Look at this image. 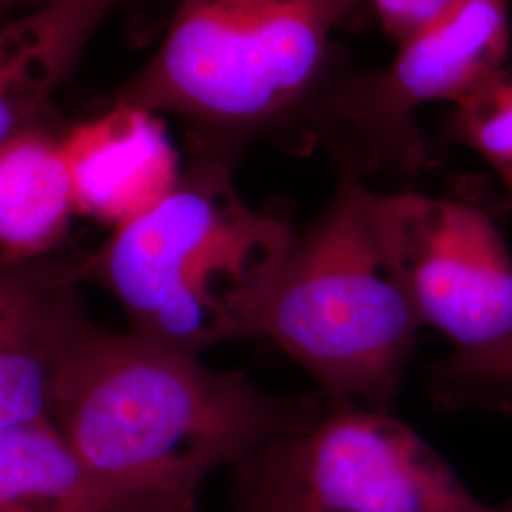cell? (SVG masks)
<instances>
[{
    "label": "cell",
    "instance_id": "1",
    "mask_svg": "<svg viewBox=\"0 0 512 512\" xmlns=\"http://www.w3.org/2000/svg\"><path fill=\"white\" fill-rule=\"evenodd\" d=\"M323 401L268 393L243 372L90 323L61 366L52 418L93 475L139 507L196 499L205 476L234 467Z\"/></svg>",
    "mask_w": 512,
    "mask_h": 512
},
{
    "label": "cell",
    "instance_id": "2",
    "mask_svg": "<svg viewBox=\"0 0 512 512\" xmlns=\"http://www.w3.org/2000/svg\"><path fill=\"white\" fill-rule=\"evenodd\" d=\"M175 186L82 260V279L105 287L129 332L192 357L258 338L296 230L239 196L234 160L192 143Z\"/></svg>",
    "mask_w": 512,
    "mask_h": 512
},
{
    "label": "cell",
    "instance_id": "3",
    "mask_svg": "<svg viewBox=\"0 0 512 512\" xmlns=\"http://www.w3.org/2000/svg\"><path fill=\"white\" fill-rule=\"evenodd\" d=\"M365 0H179L160 48L103 101L181 116L192 143L234 160L285 120Z\"/></svg>",
    "mask_w": 512,
    "mask_h": 512
},
{
    "label": "cell",
    "instance_id": "4",
    "mask_svg": "<svg viewBox=\"0 0 512 512\" xmlns=\"http://www.w3.org/2000/svg\"><path fill=\"white\" fill-rule=\"evenodd\" d=\"M374 190L340 171L325 211L296 232L260 321L330 401L391 410L421 327L372 213Z\"/></svg>",
    "mask_w": 512,
    "mask_h": 512
},
{
    "label": "cell",
    "instance_id": "5",
    "mask_svg": "<svg viewBox=\"0 0 512 512\" xmlns=\"http://www.w3.org/2000/svg\"><path fill=\"white\" fill-rule=\"evenodd\" d=\"M236 512H480L439 452L391 410L330 401L239 459Z\"/></svg>",
    "mask_w": 512,
    "mask_h": 512
},
{
    "label": "cell",
    "instance_id": "6",
    "mask_svg": "<svg viewBox=\"0 0 512 512\" xmlns=\"http://www.w3.org/2000/svg\"><path fill=\"white\" fill-rule=\"evenodd\" d=\"M511 46L509 0H456L440 18L399 44L395 59L359 74L330 99L321 133L340 171L414 173L429 162L418 110L458 105L505 67Z\"/></svg>",
    "mask_w": 512,
    "mask_h": 512
},
{
    "label": "cell",
    "instance_id": "7",
    "mask_svg": "<svg viewBox=\"0 0 512 512\" xmlns=\"http://www.w3.org/2000/svg\"><path fill=\"white\" fill-rule=\"evenodd\" d=\"M372 213L421 327L452 353L512 336V253L490 198L475 183L444 196L376 192Z\"/></svg>",
    "mask_w": 512,
    "mask_h": 512
},
{
    "label": "cell",
    "instance_id": "8",
    "mask_svg": "<svg viewBox=\"0 0 512 512\" xmlns=\"http://www.w3.org/2000/svg\"><path fill=\"white\" fill-rule=\"evenodd\" d=\"M82 260L57 251L29 260L0 255V427L54 414L61 366L92 323L76 291Z\"/></svg>",
    "mask_w": 512,
    "mask_h": 512
},
{
    "label": "cell",
    "instance_id": "9",
    "mask_svg": "<svg viewBox=\"0 0 512 512\" xmlns=\"http://www.w3.org/2000/svg\"><path fill=\"white\" fill-rule=\"evenodd\" d=\"M76 213L120 228L175 186L181 167L156 112L128 105L76 124L61 137Z\"/></svg>",
    "mask_w": 512,
    "mask_h": 512
},
{
    "label": "cell",
    "instance_id": "10",
    "mask_svg": "<svg viewBox=\"0 0 512 512\" xmlns=\"http://www.w3.org/2000/svg\"><path fill=\"white\" fill-rule=\"evenodd\" d=\"M120 0H48L0 27V147L46 124L52 95Z\"/></svg>",
    "mask_w": 512,
    "mask_h": 512
},
{
    "label": "cell",
    "instance_id": "11",
    "mask_svg": "<svg viewBox=\"0 0 512 512\" xmlns=\"http://www.w3.org/2000/svg\"><path fill=\"white\" fill-rule=\"evenodd\" d=\"M74 213L61 137L40 124L0 147V255L29 260L55 253Z\"/></svg>",
    "mask_w": 512,
    "mask_h": 512
},
{
    "label": "cell",
    "instance_id": "12",
    "mask_svg": "<svg viewBox=\"0 0 512 512\" xmlns=\"http://www.w3.org/2000/svg\"><path fill=\"white\" fill-rule=\"evenodd\" d=\"M0 509L128 512L137 507L93 475L52 418H42L0 427Z\"/></svg>",
    "mask_w": 512,
    "mask_h": 512
},
{
    "label": "cell",
    "instance_id": "13",
    "mask_svg": "<svg viewBox=\"0 0 512 512\" xmlns=\"http://www.w3.org/2000/svg\"><path fill=\"white\" fill-rule=\"evenodd\" d=\"M429 389L440 408L512 418V336L494 348L448 355L429 368Z\"/></svg>",
    "mask_w": 512,
    "mask_h": 512
},
{
    "label": "cell",
    "instance_id": "14",
    "mask_svg": "<svg viewBox=\"0 0 512 512\" xmlns=\"http://www.w3.org/2000/svg\"><path fill=\"white\" fill-rule=\"evenodd\" d=\"M448 131L488 162L512 202V67H503L459 101Z\"/></svg>",
    "mask_w": 512,
    "mask_h": 512
},
{
    "label": "cell",
    "instance_id": "15",
    "mask_svg": "<svg viewBox=\"0 0 512 512\" xmlns=\"http://www.w3.org/2000/svg\"><path fill=\"white\" fill-rule=\"evenodd\" d=\"M380 21L385 35L397 40L412 37L440 18L456 0H365Z\"/></svg>",
    "mask_w": 512,
    "mask_h": 512
},
{
    "label": "cell",
    "instance_id": "16",
    "mask_svg": "<svg viewBox=\"0 0 512 512\" xmlns=\"http://www.w3.org/2000/svg\"><path fill=\"white\" fill-rule=\"evenodd\" d=\"M128 512H198L196 499H158Z\"/></svg>",
    "mask_w": 512,
    "mask_h": 512
},
{
    "label": "cell",
    "instance_id": "17",
    "mask_svg": "<svg viewBox=\"0 0 512 512\" xmlns=\"http://www.w3.org/2000/svg\"><path fill=\"white\" fill-rule=\"evenodd\" d=\"M48 0H0V8H6V6H31V8H37L40 4H44Z\"/></svg>",
    "mask_w": 512,
    "mask_h": 512
},
{
    "label": "cell",
    "instance_id": "18",
    "mask_svg": "<svg viewBox=\"0 0 512 512\" xmlns=\"http://www.w3.org/2000/svg\"><path fill=\"white\" fill-rule=\"evenodd\" d=\"M480 512H512V495L507 501H503L499 505H486Z\"/></svg>",
    "mask_w": 512,
    "mask_h": 512
},
{
    "label": "cell",
    "instance_id": "19",
    "mask_svg": "<svg viewBox=\"0 0 512 512\" xmlns=\"http://www.w3.org/2000/svg\"><path fill=\"white\" fill-rule=\"evenodd\" d=\"M0 512H29V511H18V509H0Z\"/></svg>",
    "mask_w": 512,
    "mask_h": 512
}]
</instances>
